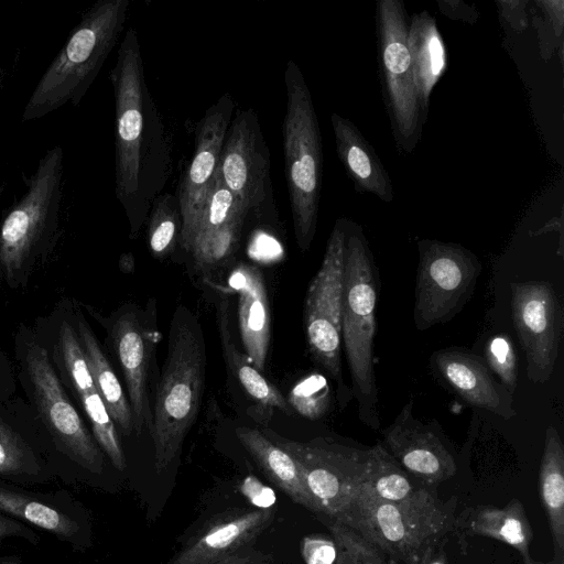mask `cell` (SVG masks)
Returning a JSON list of instances; mask_svg holds the SVG:
<instances>
[{"instance_id":"obj_22","label":"cell","mask_w":564,"mask_h":564,"mask_svg":"<svg viewBox=\"0 0 564 564\" xmlns=\"http://www.w3.org/2000/svg\"><path fill=\"white\" fill-rule=\"evenodd\" d=\"M408 48L415 93L425 122L430 97L446 68V51L435 19L423 11L414 14L408 29Z\"/></svg>"},{"instance_id":"obj_12","label":"cell","mask_w":564,"mask_h":564,"mask_svg":"<svg viewBox=\"0 0 564 564\" xmlns=\"http://www.w3.org/2000/svg\"><path fill=\"white\" fill-rule=\"evenodd\" d=\"M219 174L248 215L274 213L270 153L252 108L239 110L231 119L220 153Z\"/></svg>"},{"instance_id":"obj_26","label":"cell","mask_w":564,"mask_h":564,"mask_svg":"<svg viewBox=\"0 0 564 564\" xmlns=\"http://www.w3.org/2000/svg\"><path fill=\"white\" fill-rule=\"evenodd\" d=\"M467 532L503 542L514 547L523 561L530 558L533 532L523 505L518 499L510 500L503 508H476L469 517Z\"/></svg>"},{"instance_id":"obj_29","label":"cell","mask_w":564,"mask_h":564,"mask_svg":"<svg viewBox=\"0 0 564 564\" xmlns=\"http://www.w3.org/2000/svg\"><path fill=\"white\" fill-rule=\"evenodd\" d=\"M368 470L365 484L381 500L402 502L412 497L414 488L405 471L387 452L382 443L368 448Z\"/></svg>"},{"instance_id":"obj_7","label":"cell","mask_w":564,"mask_h":564,"mask_svg":"<svg viewBox=\"0 0 564 564\" xmlns=\"http://www.w3.org/2000/svg\"><path fill=\"white\" fill-rule=\"evenodd\" d=\"M262 433L295 462L319 508L318 520H335L358 532L356 502L368 470V449L323 437L308 442L293 441L270 429Z\"/></svg>"},{"instance_id":"obj_5","label":"cell","mask_w":564,"mask_h":564,"mask_svg":"<svg viewBox=\"0 0 564 564\" xmlns=\"http://www.w3.org/2000/svg\"><path fill=\"white\" fill-rule=\"evenodd\" d=\"M286 109L283 119L285 180L299 248L310 249L317 226L323 151L316 111L297 64L284 70Z\"/></svg>"},{"instance_id":"obj_20","label":"cell","mask_w":564,"mask_h":564,"mask_svg":"<svg viewBox=\"0 0 564 564\" xmlns=\"http://www.w3.org/2000/svg\"><path fill=\"white\" fill-rule=\"evenodd\" d=\"M238 295V326L245 352L260 372L264 370L271 337V315L262 273L241 263L229 275Z\"/></svg>"},{"instance_id":"obj_48","label":"cell","mask_w":564,"mask_h":564,"mask_svg":"<svg viewBox=\"0 0 564 564\" xmlns=\"http://www.w3.org/2000/svg\"><path fill=\"white\" fill-rule=\"evenodd\" d=\"M525 564H543L541 562L533 561L531 557L527 561H524Z\"/></svg>"},{"instance_id":"obj_33","label":"cell","mask_w":564,"mask_h":564,"mask_svg":"<svg viewBox=\"0 0 564 564\" xmlns=\"http://www.w3.org/2000/svg\"><path fill=\"white\" fill-rule=\"evenodd\" d=\"M83 406L91 423L95 438L99 446L110 458L112 465L123 470L126 468L124 455L115 429L113 421L98 394L97 390L80 395Z\"/></svg>"},{"instance_id":"obj_4","label":"cell","mask_w":564,"mask_h":564,"mask_svg":"<svg viewBox=\"0 0 564 564\" xmlns=\"http://www.w3.org/2000/svg\"><path fill=\"white\" fill-rule=\"evenodd\" d=\"M378 283V270L362 228L348 220L341 343L350 372L351 393L358 404V417L371 429H379L381 423L373 364Z\"/></svg>"},{"instance_id":"obj_38","label":"cell","mask_w":564,"mask_h":564,"mask_svg":"<svg viewBox=\"0 0 564 564\" xmlns=\"http://www.w3.org/2000/svg\"><path fill=\"white\" fill-rule=\"evenodd\" d=\"M39 466L25 444L0 420V474L34 475Z\"/></svg>"},{"instance_id":"obj_3","label":"cell","mask_w":564,"mask_h":564,"mask_svg":"<svg viewBox=\"0 0 564 564\" xmlns=\"http://www.w3.org/2000/svg\"><path fill=\"white\" fill-rule=\"evenodd\" d=\"M130 0H98L72 30L22 112V121L77 106L95 82L124 28Z\"/></svg>"},{"instance_id":"obj_43","label":"cell","mask_w":564,"mask_h":564,"mask_svg":"<svg viewBox=\"0 0 564 564\" xmlns=\"http://www.w3.org/2000/svg\"><path fill=\"white\" fill-rule=\"evenodd\" d=\"M440 10L452 19H459L466 22H474L477 19V11L468 9V7L460 1H438Z\"/></svg>"},{"instance_id":"obj_14","label":"cell","mask_w":564,"mask_h":564,"mask_svg":"<svg viewBox=\"0 0 564 564\" xmlns=\"http://www.w3.org/2000/svg\"><path fill=\"white\" fill-rule=\"evenodd\" d=\"M26 360L37 405L52 433L72 459L89 471L100 474L102 455L65 394L46 349L32 345Z\"/></svg>"},{"instance_id":"obj_37","label":"cell","mask_w":564,"mask_h":564,"mask_svg":"<svg viewBox=\"0 0 564 564\" xmlns=\"http://www.w3.org/2000/svg\"><path fill=\"white\" fill-rule=\"evenodd\" d=\"M59 345L66 369L79 395L96 390L87 359L73 327L64 322L59 332Z\"/></svg>"},{"instance_id":"obj_21","label":"cell","mask_w":564,"mask_h":564,"mask_svg":"<svg viewBox=\"0 0 564 564\" xmlns=\"http://www.w3.org/2000/svg\"><path fill=\"white\" fill-rule=\"evenodd\" d=\"M330 121L338 158L355 188L391 203L392 183L372 147L350 120L334 112Z\"/></svg>"},{"instance_id":"obj_30","label":"cell","mask_w":564,"mask_h":564,"mask_svg":"<svg viewBox=\"0 0 564 564\" xmlns=\"http://www.w3.org/2000/svg\"><path fill=\"white\" fill-rule=\"evenodd\" d=\"M0 510L46 530L61 539H72L78 524L64 513L40 501L0 488Z\"/></svg>"},{"instance_id":"obj_1","label":"cell","mask_w":564,"mask_h":564,"mask_svg":"<svg viewBox=\"0 0 564 564\" xmlns=\"http://www.w3.org/2000/svg\"><path fill=\"white\" fill-rule=\"evenodd\" d=\"M109 78L116 112V196L134 237L173 171L171 137L149 90L134 28L124 33Z\"/></svg>"},{"instance_id":"obj_16","label":"cell","mask_w":564,"mask_h":564,"mask_svg":"<svg viewBox=\"0 0 564 564\" xmlns=\"http://www.w3.org/2000/svg\"><path fill=\"white\" fill-rule=\"evenodd\" d=\"M274 519L272 508H232L214 514L164 564H210L253 546Z\"/></svg>"},{"instance_id":"obj_10","label":"cell","mask_w":564,"mask_h":564,"mask_svg":"<svg viewBox=\"0 0 564 564\" xmlns=\"http://www.w3.org/2000/svg\"><path fill=\"white\" fill-rule=\"evenodd\" d=\"M376 22L384 102L397 145L400 151L410 153L419 143L425 122L414 87L404 3L378 0Z\"/></svg>"},{"instance_id":"obj_2","label":"cell","mask_w":564,"mask_h":564,"mask_svg":"<svg viewBox=\"0 0 564 564\" xmlns=\"http://www.w3.org/2000/svg\"><path fill=\"white\" fill-rule=\"evenodd\" d=\"M206 350L200 324L184 305L173 314L167 354L156 386L152 410L154 467L165 470L180 455L200 409Z\"/></svg>"},{"instance_id":"obj_11","label":"cell","mask_w":564,"mask_h":564,"mask_svg":"<svg viewBox=\"0 0 564 564\" xmlns=\"http://www.w3.org/2000/svg\"><path fill=\"white\" fill-rule=\"evenodd\" d=\"M417 248L413 321L416 329L426 330L462 311L475 291L481 264L457 243L424 239Z\"/></svg>"},{"instance_id":"obj_42","label":"cell","mask_w":564,"mask_h":564,"mask_svg":"<svg viewBox=\"0 0 564 564\" xmlns=\"http://www.w3.org/2000/svg\"><path fill=\"white\" fill-rule=\"evenodd\" d=\"M22 536L33 544L37 543V535L18 521L0 514V539Z\"/></svg>"},{"instance_id":"obj_35","label":"cell","mask_w":564,"mask_h":564,"mask_svg":"<svg viewBox=\"0 0 564 564\" xmlns=\"http://www.w3.org/2000/svg\"><path fill=\"white\" fill-rule=\"evenodd\" d=\"M532 9V20L539 35L540 52L547 61L556 47L562 50L564 2L562 0H539Z\"/></svg>"},{"instance_id":"obj_23","label":"cell","mask_w":564,"mask_h":564,"mask_svg":"<svg viewBox=\"0 0 564 564\" xmlns=\"http://www.w3.org/2000/svg\"><path fill=\"white\" fill-rule=\"evenodd\" d=\"M236 435L265 477L291 500L317 518L321 511L311 496L293 458L261 431L238 427Z\"/></svg>"},{"instance_id":"obj_45","label":"cell","mask_w":564,"mask_h":564,"mask_svg":"<svg viewBox=\"0 0 564 564\" xmlns=\"http://www.w3.org/2000/svg\"><path fill=\"white\" fill-rule=\"evenodd\" d=\"M120 268L122 271L130 272L134 268V261L130 253L122 254L120 258Z\"/></svg>"},{"instance_id":"obj_31","label":"cell","mask_w":564,"mask_h":564,"mask_svg":"<svg viewBox=\"0 0 564 564\" xmlns=\"http://www.w3.org/2000/svg\"><path fill=\"white\" fill-rule=\"evenodd\" d=\"M148 243L153 257L164 259L180 245L181 215L177 196L164 193L152 203L148 216Z\"/></svg>"},{"instance_id":"obj_17","label":"cell","mask_w":564,"mask_h":564,"mask_svg":"<svg viewBox=\"0 0 564 564\" xmlns=\"http://www.w3.org/2000/svg\"><path fill=\"white\" fill-rule=\"evenodd\" d=\"M412 410L410 400L382 431L383 446L412 476L430 485L445 481L456 473L454 456L432 424L420 422Z\"/></svg>"},{"instance_id":"obj_40","label":"cell","mask_w":564,"mask_h":564,"mask_svg":"<svg viewBox=\"0 0 564 564\" xmlns=\"http://www.w3.org/2000/svg\"><path fill=\"white\" fill-rule=\"evenodd\" d=\"M241 490L257 508H271L275 502L273 490L261 484L252 475L247 477L242 484Z\"/></svg>"},{"instance_id":"obj_13","label":"cell","mask_w":564,"mask_h":564,"mask_svg":"<svg viewBox=\"0 0 564 564\" xmlns=\"http://www.w3.org/2000/svg\"><path fill=\"white\" fill-rule=\"evenodd\" d=\"M511 316L533 383L550 380L558 357L563 312L553 285L545 281L513 282Z\"/></svg>"},{"instance_id":"obj_41","label":"cell","mask_w":564,"mask_h":564,"mask_svg":"<svg viewBox=\"0 0 564 564\" xmlns=\"http://www.w3.org/2000/svg\"><path fill=\"white\" fill-rule=\"evenodd\" d=\"M272 555L253 546H248L239 552L210 564H270Z\"/></svg>"},{"instance_id":"obj_46","label":"cell","mask_w":564,"mask_h":564,"mask_svg":"<svg viewBox=\"0 0 564 564\" xmlns=\"http://www.w3.org/2000/svg\"><path fill=\"white\" fill-rule=\"evenodd\" d=\"M427 564H446L444 552L437 549L430 558V561L427 562Z\"/></svg>"},{"instance_id":"obj_47","label":"cell","mask_w":564,"mask_h":564,"mask_svg":"<svg viewBox=\"0 0 564 564\" xmlns=\"http://www.w3.org/2000/svg\"><path fill=\"white\" fill-rule=\"evenodd\" d=\"M0 564H20V560L18 557H10L1 561Z\"/></svg>"},{"instance_id":"obj_27","label":"cell","mask_w":564,"mask_h":564,"mask_svg":"<svg viewBox=\"0 0 564 564\" xmlns=\"http://www.w3.org/2000/svg\"><path fill=\"white\" fill-rule=\"evenodd\" d=\"M79 334L96 390L112 421L119 425L124 435H130L133 431V419L121 383L86 324L80 323Z\"/></svg>"},{"instance_id":"obj_18","label":"cell","mask_w":564,"mask_h":564,"mask_svg":"<svg viewBox=\"0 0 564 564\" xmlns=\"http://www.w3.org/2000/svg\"><path fill=\"white\" fill-rule=\"evenodd\" d=\"M113 345L129 395L133 430L152 429L149 378L154 360L158 332L133 311L119 316L112 328Z\"/></svg>"},{"instance_id":"obj_19","label":"cell","mask_w":564,"mask_h":564,"mask_svg":"<svg viewBox=\"0 0 564 564\" xmlns=\"http://www.w3.org/2000/svg\"><path fill=\"white\" fill-rule=\"evenodd\" d=\"M436 373L468 404L505 420L516 415L512 394L498 383L485 360L464 349H442L431 356Z\"/></svg>"},{"instance_id":"obj_6","label":"cell","mask_w":564,"mask_h":564,"mask_svg":"<svg viewBox=\"0 0 564 564\" xmlns=\"http://www.w3.org/2000/svg\"><path fill=\"white\" fill-rule=\"evenodd\" d=\"M356 511L358 533L394 564H427L451 525L449 511L424 488L393 503L379 499L364 481Z\"/></svg>"},{"instance_id":"obj_32","label":"cell","mask_w":564,"mask_h":564,"mask_svg":"<svg viewBox=\"0 0 564 564\" xmlns=\"http://www.w3.org/2000/svg\"><path fill=\"white\" fill-rule=\"evenodd\" d=\"M321 521L329 529L336 544L335 564H390L383 550L354 529L330 519Z\"/></svg>"},{"instance_id":"obj_39","label":"cell","mask_w":564,"mask_h":564,"mask_svg":"<svg viewBox=\"0 0 564 564\" xmlns=\"http://www.w3.org/2000/svg\"><path fill=\"white\" fill-rule=\"evenodd\" d=\"M301 552L306 564H334L337 554L334 540L321 534L305 536Z\"/></svg>"},{"instance_id":"obj_36","label":"cell","mask_w":564,"mask_h":564,"mask_svg":"<svg viewBox=\"0 0 564 564\" xmlns=\"http://www.w3.org/2000/svg\"><path fill=\"white\" fill-rule=\"evenodd\" d=\"M485 362L500 383L513 394L518 384L517 356L510 338L505 334L492 336L485 347Z\"/></svg>"},{"instance_id":"obj_49","label":"cell","mask_w":564,"mask_h":564,"mask_svg":"<svg viewBox=\"0 0 564 564\" xmlns=\"http://www.w3.org/2000/svg\"><path fill=\"white\" fill-rule=\"evenodd\" d=\"M1 83H2V76H1V70H0V86H1Z\"/></svg>"},{"instance_id":"obj_28","label":"cell","mask_w":564,"mask_h":564,"mask_svg":"<svg viewBox=\"0 0 564 564\" xmlns=\"http://www.w3.org/2000/svg\"><path fill=\"white\" fill-rule=\"evenodd\" d=\"M239 216H248V214L225 185L218 170L216 178L207 193L195 229L183 249L191 253L216 231Z\"/></svg>"},{"instance_id":"obj_24","label":"cell","mask_w":564,"mask_h":564,"mask_svg":"<svg viewBox=\"0 0 564 564\" xmlns=\"http://www.w3.org/2000/svg\"><path fill=\"white\" fill-rule=\"evenodd\" d=\"M539 484L553 539V564H564V447L554 426L545 432Z\"/></svg>"},{"instance_id":"obj_34","label":"cell","mask_w":564,"mask_h":564,"mask_svg":"<svg viewBox=\"0 0 564 564\" xmlns=\"http://www.w3.org/2000/svg\"><path fill=\"white\" fill-rule=\"evenodd\" d=\"M293 411L310 420L321 419L328 410L330 391L319 373L302 379L291 390L286 399Z\"/></svg>"},{"instance_id":"obj_25","label":"cell","mask_w":564,"mask_h":564,"mask_svg":"<svg viewBox=\"0 0 564 564\" xmlns=\"http://www.w3.org/2000/svg\"><path fill=\"white\" fill-rule=\"evenodd\" d=\"M229 301L227 295L217 302V325L227 368L258 404L275 408L289 415L293 410L281 391L254 368L246 352H241L232 340Z\"/></svg>"},{"instance_id":"obj_8","label":"cell","mask_w":564,"mask_h":564,"mask_svg":"<svg viewBox=\"0 0 564 564\" xmlns=\"http://www.w3.org/2000/svg\"><path fill=\"white\" fill-rule=\"evenodd\" d=\"M348 220L337 219L304 302V328L315 362L336 382L340 408L354 398L341 370V302Z\"/></svg>"},{"instance_id":"obj_44","label":"cell","mask_w":564,"mask_h":564,"mask_svg":"<svg viewBox=\"0 0 564 564\" xmlns=\"http://www.w3.org/2000/svg\"><path fill=\"white\" fill-rule=\"evenodd\" d=\"M509 9L512 10V14H503L506 19L511 23V25L518 30L522 31L528 21L525 19L524 8L525 2L523 1H506Z\"/></svg>"},{"instance_id":"obj_15","label":"cell","mask_w":564,"mask_h":564,"mask_svg":"<svg viewBox=\"0 0 564 564\" xmlns=\"http://www.w3.org/2000/svg\"><path fill=\"white\" fill-rule=\"evenodd\" d=\"M234 99L223 95L199 120L195 130L192 160L178 185L182 248L188 242L197 224L207 193L219 170L224 140L232 119Z\"/></svg>"},{"instance_id":"obj_9","label":"cell","mask_w":564,"mask_h":564,"mask_svg":"<svg viewBox=\"0 0 564 564\" xmlns=\"http://www.w3.org/2000/svg\"><path fill=\"white\" fill-rule=\"evenodd\" d=\"M64 150L48 149L40 159L28 189L0 228V268L7 278L18 273L57 225L62 207Z\"/></svg>"}]
</instances>
